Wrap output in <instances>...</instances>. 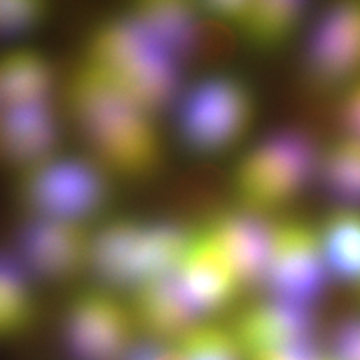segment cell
<instances>
[{
  "label": "cell",
  "mask_w": 360,
  "mask_h": 360,
  "mask_svg": "<svg viewBox=\"0 0 360 360\" xmlns=\"http://www.w3.org/2000/svg\"><path fill=\"white\" fill-rule=\"evenodd\" d=\"M321 360H334V359H333V358H331V356H330V358H327V356H324V355H323L322 359H321Z\"/></svg>",
  "instance_id": "cell-28"
},
{
  "label": "cell",
  "mask_w": 360,
  "mask_h": 360,
  "mask_svg": "<svg viewBox=\"0 0 360 360\" xmlns=\"http://www.w3.org/2000/svg\"><path fill=\"white\" fill-rule=\"evenodd\" d=\"M322 147L297 126H282L260 136L238 159L232 175L236 206L271 219L318 181Z\"/></svg>",
  "instance_id": "cell-4"
},
{
  "label": "cell",
  "mask_w": 360,
  "mask_h": 360,
  "mask_svg": "<svg viewBox=\"0 0 360 360\" xmlns=\"http://www.w3.org/2000/svg\"><path fill=\"white\" fill-rule=\"evenodd\" d=\"M316 227L331 278L360 285V208L334 206Z\"/></svg>",
  "instance_id": "cell-20"
},
{
  "label": "cell",
  "mask_w": 360,
  "mask_h": 360,
  "mask_svg": "<svg viewBox=\"0 0 360 360\" xmlns=\"http://www.w3.org/2000/svg\"><path fill=\"white\" fill-rule=\"evenodd\" d=\"M175 270L186 294L205 323L233 306L245 290L227 257L203 229L193 232Z\"/></svg>",
  "instance_id": "cell-13"
},
{
  "label": "cell",
  "mask_w": 360,
  "mask_h": 360,
  "mask_svg": "<svg viewBox=\"0 0 360 360\" xmlns=\"http://www.w3.org/2000/svg\"><path fill=\"white\" fill-rule=\"evenodd\" d=\"M322 354L318 351L315 343L299 347L276 349L266 354L252 356L251 360H321Z\"/></svg>",
  "instance_id": "cell-27"
},
{
  "label": "cell",
  "mask_w": 360,
  "mask_h": 360,
  "mask_svg": "<svg viewBox=\"0 0 360 360\" xmlns=\"http://www.w3.org/2000/svg\"><path fill=\"white\" fill-rule=\"evenodd\" d=\"M77 65L156 115L172 110L186 86L184 65L124 13L91 30Z\"/></svg>",
  "instance_id": "cell-2"
},
{
  "label": "cell",
  "mask_w": 360,
  "mask_h": 360,
  "mask_svg": "<svg viewBox=\"0 0 360 360\" xmlns=\"http://www.w3.org/2000/svg\"><path fill=\"white\" fill-rule=\"evenodd\" d=\"M183 147L200 159L233 153L252 129L257 96L247 80L215 71L186 84L172 107Z\"/></svg>",
  "instance_id": "cell-6"
},
{
  "label": "cell",
  "mask_w": 360,
  "mask_h": 360,
  "mask_svg": "<svg viewBox=\"0 0 360 360\" xmlns=\"http://www.w3.org/2000/svg\"><path fill=\"white\" fill-rule=\"evenodd\" d=\"M318 181L335 206L360 208V141L340 135L323 147Z\"/></svg>",
  "instance_id": "cell-21"
},
{
  "label": "cell",
  "mask_w": 360,
  "mask_h": 360,
  "mask_svg": "<svg viewBox=\"0 0 360 360\" xmlns=\"http://www.w3.org/2000/svg\"><path fill=\"white\" fill-rule=\"evenodd\" d=\"M13 179L19 217L59 219L89 226L105 219L116 183L86 153L65 148Z\"/></svg>",
  "instance_id": "cell-5"
},
{
  "label": "cell",
  "mask_w": 360,
  "mask_h": 360,
  "mask_svg": "<svg viewBox=\"0 0 360 360\" xmlns=\"http://www.w3.org/2000/svg\"><path fill=\"white\" fill-rule=\"evenodd\" d=\"M124 360H181V356L176 346L172 347L166 342L148 339L136 342Z\"/></svg>",
  "instance_id": "cell-26"
},
{
  "label": "cell",
  "mask_w": 360,
  "mask_h": 360,
  "mask_svg": "<svg viewBox=\"0 0 360 360\" xmlns=\"http://www.w3.org/2000/svg\"><path fill=\"white\" fill-rule=\"evenodd\" d=\"M129 304L138 330L153 340H179L205 323L186 294L176 270L143 284L129 294Z\"/></svg>",
  "instance_id": "cell-15"
},
{
  "label": "cell",
  "mask_w": 360,
  "mask_h": 360,
  "mask_svg": "<svg viewBox=\"0 0 360 360\" xmlns=\"http://www.w3.org/2000/svg\"><path fill=\"white\" fill-rule=\"evenodd\" d=\"M203 231L227 257L245 290L263 285L270 257L271 219L235 205L215 212Z\"/></svg>",
  "instance_id": "cell-14"
},
{
  "label": "cell",
  "mask_w": 360,
  "mask_h": 360,
  "mask_svg": "<svg viewBox=\"0 0 360 360\" xmlns=\"http://www.w3.org/2000/svg\"><path fill=\"white\" fill-rule=\"evenodd\" d=\"M330 279L318 227L300 219L272 220L270 257L262 285L269 296L314 309Z\"/></svg>",
  "instance_id": "cell-9"
},
{
  "label": "cell",
  "mask_w": 360,
  "mask_h": 360,
  "mask_svg": "<svg viewBox=\"0 0 360 360\" xmlns=\"http://www.w3.org/2000/svg\"><path fill=\"white\" fill-rule=\"evenodd\" d=\"M314 309L267 297L239 311L230 330L245 355L315 343Z\"/></svg>",
  "instance_id": "cell-12"
},
{
  "label": "cell",
  "mask_w": 360,
  "mask_h": 360,
  "mask_svg": "<svg viewBox=\"0 0 360 360\" xmlns=\"http://www.w3.org/2000/svg\"><path fill=\"white\" fill-rule=\"evenodd\" d=\"M138 331L129 302L92 284L65 300L55 339L63 360H124Z\"/></svg>",
  "instance_id": "cell-7"
},
{
  "label": "cell",
  "mask_w": 360,
  "mask_h": 360,
  "mask_svg": "<svg viewBox=\"0 0 360 360\" xmlns=\"http://www.w3.org/2000/svg\"><path fill=\"white\" fill-rule=\"evenodd\" d=\"M67 127L63 98L0 110V166L16 176L41 163L65 148Z\"/></svg>",
  "instance_id": "cell-11"
},
{
  "label": "cell",
  "mask_w": 360,
  "mask_h": 360,
  "mask_svg": "<svg viewBox=\"0 0 360 360\" xmlns=\"http://www.w3.org/2000/svg\"><path fill=\"white\" fill-rule=\"evenodd\" d=\"M331 358L360 360V315H351L338 323L331 335Z\"/></svg>",
  "instance_id": "cell-24"
},
{
  "label": "cell",
  "mask_w": 360,
  "mask_h": 360,
  "mask_svg": "<svg viewBox=\"0 0 360 360\" xmlns=\"http://www.w3.org/2000/svg\"><path fill=\"white\" fill-rule=\"evenodd\" d=\"M176 347L181 360H243L245 355L230 330L211 323L195 327Z\"/></svg>",
  "instance_id": "cell-22"
},
{
  "label": "cell",
  "mask_w": 360,
  "mask_h": 360,
  "mask_svg": "<svg viewBox=\"0 0 360 360\" xmlns=\"http://www.w3.org/2000/svg\"><path fill=\"white\" fill-rule=\"evenodd\" d=\"M191 236L184 226L166 219H103L92 232L89 276L99 287L129 295L175 270Z\"/></svg>",
  "instance_id": "cell-3"
},
{
  "label": "cell",
  "mask_w": 360,
  "mask_h": 360,
  "mask_svg": "<svg viewBox=\"0 0 360 360\" xmlns=\"http://www.w3.org/2000/svg\"><path fill=\"white\" fill-rule=\"evenodd\" d=\"M126 15L186 67L205 49L207 19L199 4L183 0H142Z\"/></svg>",
  "instance_id": "cell-17"
},
{
  "label": "cell",
  "mask_w": 360,
  "mask_h": 360,
  "mask_svg": "<svg viewBox=\"0 0 360 360\" xmlns=\"http://www.w3.org/2000/svg\"><path fill=\"white\" fill-rule=\"evenodd\" d=\"M10 248L39 287H71L90 275L95 226L20 217Z\"/></svg>",
  "instance_id": "cell-8"
},
{
  "label": "cell",
  "mask_w": 360,
  "mask_h": 360,
  "mask_svg": "<svg viewBox=\"0 0 360 360\" xmlns=\"http://www.w3.org/2000/svg\"><path fill=\"white\" fill-rule=\"evenodd\" d=\"M338 96L336 116L342 135L360 141V79Z\"/></svg>",
  "instance_id": "cell-25"
},
{
  "label": "cell",
  "mask_w": 360,
  "mask_h": 360,
  "mask_svg": "<svg viewBox=\"0 0 360 360\" xmlns=\"http://www.w3.org/2000/svg\"><path fill=\"white\" fill-rule=\"evenodd\" d=\"M309 6L292 0H250L236 34L257 51L283 49L304 26Z\"/></svg>",
  "instance_id": "cell-19"
},
{
  "label": "cell",
  "mask_w": 360,
  "mask_h": 360,
  "mask_svg": "<svg viewBox=\"0 0 360 360\" xmlns=\"http://www.w3.org/2000/svg\"><path fill=\"white\" fill-rule=\"evenodd\" d=\"M63 110L82 151L116 180L146 181L165 163L159 115L75 65L65 75Z\"/></svg>",
  "instance_id": "cell-1"
},
{
  "label": "cell",
  "mask_w": 360,
  "mask_h": 360,
  "mask_svg": "<svg viewBox=\"0 0 360 360\" xmlns=\"http://www.w3.org/2000/svg\"><path fill=\"white\" fill-rule=\"evenodd\" d=\"M303 74L314 90L339 95L360 79V0L335 3L311 25Z\"/></svg>",
  "instance_id": "cell-10"
},
{
  "label": "cell",
  "mask_w": 360,
  "mask_h": 360,
  "mask_svg": "<svg viewBox=\"0 0 360 360\" xmlns=\"http://www.w3.org/2000/svg\"><path fill=\"white\" fill-rule=\"evenodd\" d=\"M52 7L40 0H0V38L25 43L51 19Z\"/></svg>",
  "instance_id": "cell-23"
},
{
  "label": "cell",
  "mask_w": 360,
  "mask_h": 360,
  "mask_svg": "<svg viewBox=\"0 0 360 360\" xmlns=\"http://www.w3.org/2000/svg\"><path fill=\"white\" fill-rule=\"evenodd\" d=\"M39 290L10 245H0V348L19 345L38 328Z\"/></svg>",
  "instance_id": "cell-18"
},
{
  "label": "cell",
  "mask_w": 360,
  "mask_h": 360,
  "mask_svg": "<svg viewBox=\"0 0 360 360\" xmlns=\"http://www.w3.org/2000/svg\"><path fill=\"white\" fill-rule=\"evenodd\" d=\"M65 75L51 58L28 41L0 51V110L59 102Z\"/></svg>",
  "instance_id": "cell-16"
}]
</instances>
